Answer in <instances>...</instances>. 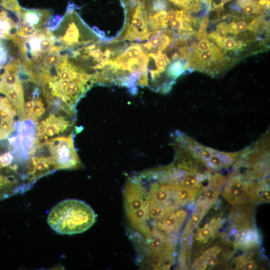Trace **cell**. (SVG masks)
Listing matches in <instances>:
<instances>
[{
    "mask_svg": "<svg viewBox=\"0 0 270 270\" xmlns=\"http://www.w3.org/2000/svg\"><path fill=\"white\" fill-rule=\"evenodd\" d=\"M96 214L84 202L68 199L58 204L50 211L47 222L50 227L60 234L82 233L95 222Z\"/></svg>",
    "mask_w": 270,
    "mask_h": 270,
    "instance_id": "cell-1",
    "label": "cell"
},
{
    "mask_svg": "<svg viewBox=\"0 0 270 270\" xmlns=\"http://www.w3.org/2000/svg\"><path fill=\"white\" fill-rule=\"evenodd\" d=\"M51 31L56 43L67 51L84 47L102 38L84 22L72 6H68L65 14Z\"/></svg>",
    "mask_w": 270,
    "mask_h": 270,
    "instance_id": "cell-2",
    "label": "cell"
},
{
    "mask_svg": "<svg viewBox=\"0 0 270 270\" xmlns=\"http://www.w3.org/2000/svg\"><path fill=\"white\" fill-rule=\"evenodd\" d=\"M16 44L24 69L38 66L55 44L51 30L42 27L30 34L21 38L16 36L12 40Z\"/></svg>",
    "mask_w": 270,
    "mask_h": 270,
    "instance_id": "cell-3",
    "label": "cell"
},
{
    "mask_svg": "<svg viewBox=\"0 0 270 270\" xmlns=\"http://www.w3.org/2000/svg\"><path fill=\"white\" fill-rule=\"evenodd\" d=\"M174 140L186 148L206 168L217 170L227 168L231 162L230 152L218 150L206 146L180 131H176Z\"/></svg>",
    "mask_w": 270,
    "mask_h": 270,
    "instance_id": "cell-4",
    "label": "cell"
},
{
    "mask_svg": "<svg viewBox=\"0 0 270 270\" xmlns=\"http://www.w3.org/2000/svg\"><path fill=\"white\" fill-rule=\"evenodd\" d=\"M46 143L56 169H75L80 166L72 133L51 138Z\"/></svg>",
    "mask_w": 270,
    "mask_h": 270,
    "instance_id": "cell-5",
    "label": "cell"
},
{
    "mask_svg": "<svg viewBox=\"0 0 270 270\" xmlns=\"http://www.w3.org/2000/svg\"><path fill=\"white\" fill-rule=\"evenodd\" d=\"M251 180L236 170L227 178L224 197L232 204L246 202L250 200L248 192L252 184Z\"/></svg>",
    "mask_w": 270,
    "mask_h": 270,
    "instance_id": "cell-6",
    "label": "cell"
},
{
    "mask_svg": "<svg viewBox=\"0 0 270 270\" xmlns=\"http://www.w3.org/2000/svg\"><path fill=\"white\" fill-rule=\"evenodd\" d=\"M18 19L17 36L24 38L42 28L50 17L48 10L24 9L16 12Z\"/></svg>",
    "mask_w": 270,
    "mask_h": 270,
    "instance_id": "cell-7",
    "label": "cell"
},
{
    "mask_svg": "<svg viewBox=\"0 0 270 270\" xmlns=\"http://www.w3.org/2000/svg\"><path fill=\"white\" fill-rule=\"evenodd\" d=\"M18 19H14L4 10H0V39L12 40L16 36Z\"/></svg>",
    "mask_w": 270,
    "mask_h": 270,
    "instance_id": "cell-8",
    "label": "cell"
},
{
    "mask_svg": "<svg viewBox=\"0 0 270 270\" xmlns=\"http://www.w3.org/2000/svg\"><path fill=\"white\" fill-rule=\"evenodd\" d=\"M236 242L241 248H252L258 242V235L256 230L251 228L240 230L236 235Z\"/></svg>",
    "mask_w": 270,
    "mask_h": 270,
    "instance_id": "cell-9",
    "label": "cell"
},
{
    "mask_svg": "<svg viewBox=\"0 0 270 270\" xmlns=\"http://www.w3.org/2000/svg\"><path fill=\"white\" fill-rule=\"evenodd\" d=\"M238 4L246 16H252L259 14L262 10L260 4L255 0H238Z\"/></svg>",
    "mask_w": 270,
    "mask_h": 270,
    "instance_id": "cell-10",
    "label": "cell"
},
{
    "mask_svg": "<svg viewBox=\"0 0 270 270\" xmlns=\"http://www.w3.org/2000/svg\"><path fill=\"white\" fill-rule=\"evenodd\" d=\"M6 40L0 39V74L4 66L14 59L10 54V49L6 42Z\"/></svg>",
    "mask_w": 270,
    "mask_h": 270,
    "instance_id": "cell-11",
    "label": "cell"
},
{
    "mask_svg": "<svg viewBox=\"0 0 270 270\" xmlns=\"http://www.w3.org/2000/svg\"><path fill=\"white\" fill-rule=\"evenodd\" d=\"M217 42L222 48L227 51L236 50L240 43L236 38L232 36L218 38Z\"/></svg>",
    "mask_w": 270,
    "mask_h": 270,
    "instance_id": "cell-12",
    "label": "cell"
},
{
    "mask_svg": "<svg viewBox=\"0 0 270 270\" xmlns=\"http://www.w3.org/2000/svg\"><path fill=\"white\" fill-rule=\"evenodd\" d=\"M236 22H233L230 26V30L234 34H242L243 32L247 31L250 28L247 21L246 20L240 18L236 20Z\"/></svg>",
    "mask_w": 270,
    "mask_h": 270,
    "instance_id": "cell-13",
    "label": "cell"
},
{
    "mask_svg": "<svg viewBox=\"0 0 270 270\" xmlns=\"http://www.w3.org/2000/svg\"><path fill=\"white\" fill-rule=\"evenodd\" d=\"M0 5L6 10L14 12L22 9L17 0H0Z\"/></svg>",
    "mask_w": 270,
    "mask_h": 270,
    "instance_id": "cell-14",
    "label": "cell"
},
{
    "mask_svg": "<svg viewBox=\"0 0 270 270\" xmlns=\"http://www.w3.org/2000/svg\"><path fill=\"white\" fill-rule=\"evenodd\" d=\"M212 228L208 225L205 226L204 228H200L196 238L204 242L212 236Z\"/></svg>",
    "mask_w": 270,
    "mask_h": 270,
    "instance_id": "cell-15",
    "label": "cell"
},
{
    "mask_svg": "<svg viewBox=\"0 0 270 270\" xmlns=\"http://www.w3.org/2000/svg\"><path fill=\"white\" fill-rule=\"evenodd\" d=\"M214 45V44L211 42L208 38H200L194 50L202 51L208 50Z\"/></svg>",
    "mask_w": 270,
    "mask_h": 270,
    "instance_id": "cell-16",
    "label": "cell"
},
{
    "mask_svg": "<svg viewBox=\"0 0 270 270\" xmlns=\"http://www.w3.org/2000/svg\"><path fill=\"white\" fill-rule=\"evenodd\" d=\"M218 261L216 254L214 252H209L205 257V264L210 268L214 266Z\"/></svg>",
    "mask_w": 270,
    "mask_h": 270,
    "instance_id": "cell-17",
    "label": "cell"
},
{
    "mask_svg": "<svg viewBox=\"0 0 270 270\" xmlns=\"http://www.w3.org/2000/svg\"><path fill=\"white\" fill-rule=\"evenodd\" d=\"M239 267L242 270H254L257 268L255 262L252 260H242Z\"/></svg>",
    "mask_w": 270,
    "mask_h": 270,
    "instance_id": "cell-18",
    "label": "cell"
},
{
    "mask_svg": "<svg viewBox=\"0 0 270 270\" xmlns=\"http://www.w3.org/2000/svg\"><path fill=\"white\" fill-rule=\"evenodd\" d=\"M195 2L200 5V4L202 3L205 4L208 7V8H211L212 5V0H194Z\"/></svg>",
    "mask_w": 270,
    "mask_h": 270,
    "instance_id": "cell-19",
    "label": "cell"
}]
</instances>
